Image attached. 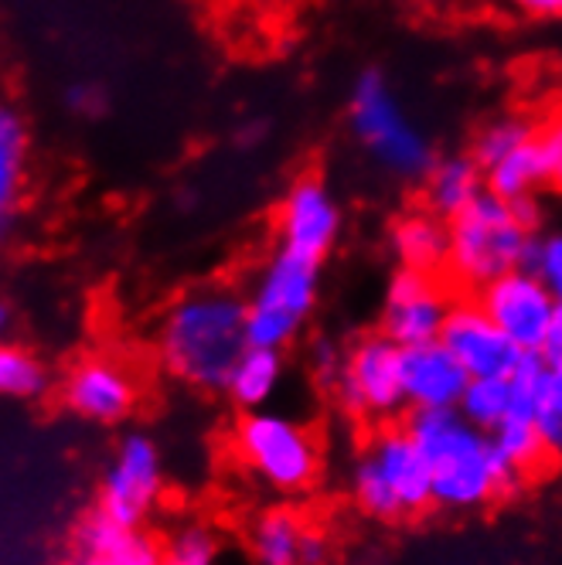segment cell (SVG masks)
Returning <instances> with one entry per match:
<instances>
[{"label":"cell","mask_w":562,"mask_h":565,"mask_svg":"<svg viewBox=\"0 0 562 565\" xmlns=\"http://www.w3.org/2000/svg\"><path fill=\"white\" fill-rule=\"evenodd\" d=\"M246 290L232 282H198L178 294L153 331L157 365L194 392H225L238 358L250 351Z\"/></svg>","instance_id":"cell-1"},{"label":"cell","mask_w":562,"mask_h":565,"mask_svg":"<svg viewBox=\"0 0 562 565\" xmlns=\"http://www.w3.org/2000/svg\"><path fill=\"white\" fill-rule=\"evenodd\" d=\"M508 11H515L526 21H559L562 18V0H505Z\"/></svg>","instance_id":"cell-31"},{"label":"cell","mask_w":562,"mask_h":565,"mask_svg":"<svg viewBox=\"0 0 562 565\" xmlns=\"http://www.w3.org/2000/svg\"><path fill=\"white\" fill-rule=\"evenodd\" d=\"M529 269L545 282L549 294L562 303V225H542L536 232Z\"/></svg>","instance_id":"cell-28"},{"label":"cell","mask_w":562,"mask_h":565,"mask_svg":"<svg viewBox=\"0 0 562 565\" xmlns=\"http://www.w3.org/2000/svg\"><path fill=\"white\" fill-rule=\"evenodd\" d=\"M348 127L354 143L375 160V168L399 181H423L436 160L430 134L379 68L354 78L348 96Z\"/></svg>","instance_id":"cell-5"},{"label":"cell","mask_w":562,"mask_h":565,"mask_svg":"<svg viewBox=\"0 0 562 565\" xmlns=\"http://www.w3.org/2000/svg\"><path fill=\"white\" fill-rule=\"evenodd\" d=\"M420 4H426V8H450L454 0H420Z\"/></svg>","instance_id":"cell-37"},{"label":"cell","mask_w":562,"mask_h":565,"mask_svg":"<svg viewBox=\"0 0 562 565\" xmlns=\"http://www.w3.org/2000/svg\"><path fill=\"white\" fill-rule=\"evenodd\" d=\"M399 379H403V395L410 413H439L457 409L470 375L460 361L447 351L444 341L403 348L399 358Z\"/></svg>","instance_id":"cell-15"},{"label":"cell","mask_w":562,"mask_h":565,"mask_svg":"<svg viewBox=\"0 0 562 565\" xmlns=\"http://www.w3.org/2000/svg\"><path fill=\"white\" fill-rule=\"evenodd\" d=\"M341 351L344 348H335V344H328V341H320L317 348H314V354H310V361H314V375L320 379V382H331V375L338 372V361H341Z\"/></svg>","instance_id":"cell-32"},{"label":"cell","mask_w":562,"mask_h":565,"mask_svg":"<svg viewBox=\"0 0 562 565\" xmlns=\"http://www.w3.org/2000/svg\"><path fill=\"white\" fill-rule=\"evenodd\" d=\"M328 552V535L297 508H266L250 524L256 565H325Z\"/></svg>","instance_id":"cell-16"},{"label":"cell","mask_w":562,"mask_h":565,"mask_svg":"<svg viewBox=\"0 0 562 565\" xmlns=\"http://www.w3.org/2000/svg\"><path fill=\"white\" fill-rule=\"evenodd\" d=\"M450 249L444 276L460 297H474L505 273L529 266L536 232L542 228L539 201H505L485 191L447 218Z\"/></svg>","instance_id":"cell-3"},{"label":"cell","mask_w":562,"mask_h":565,"mask_svg":"<svg viewBox=\"0 0 562 565\" xmlns=\"http://www.w3.org/2000/svg\"><path fill=\"white\" fill-rule=\"evenodd\" d=\"M287 385V358L273 348H250L225 382V395L238 413L269 409Z\"/></svg>","instance_id":"cell-23"},{"label":"cell","mask_w":562,"mask_h":565,"mask_svg":"<svg viewBox=\"0 0 562 565\" xmlns=\"http://www.w3.org/2000/svg\"><path fill=\"white\" fill-rule=\"evenodd\" d=\"M515 409L529 413L549 460H562V365H552L542 354H526L511 372Z\"/></svg>","instance_id":"cell-17"},{"label":"cell","mask_w":562,"mask_h":565,"mask_svg":"<svg viewBox=\"0 0 562 565\" xmlns=\"http://www.w3.org/2000/svg\"><path fill=\"white\" fill-rule=\"evenodd\" d=\"M485 4H488V0H485Z\"/></svg>","instance_id":"cell-38"},{"label":"cell","mask_w":562,"mask_h":565,"mask_svg":"<svg viewBox=\"0 0 562 565\" xmlns=\"http://www.w3.org/2000/svg\"><path fill=\"white\" fill-rule=\"evenodd\" d=\"M491 439H495V447L501 454V460L508 463V470L518 477V480H529L532 473H539L549 460L545 454V443L532 423L529 413H521L515 409L498 429H491Z\"/></svg>","instance_id":"cell-24"},{"label":"cell","mask_w":562,"mask_h":565,"mask_svg":"<svg viewBox=\"0 0 562 565\" xmlns=\"http://www.w3.org/2000/svg\"><path fill=\"white\" fill-rule=\"evenodd\" d=\"M389 253L399 269H420V273H444L447 249H450V228L447 218H439L426 205L410 209L389 225Z\"/></svg>","instance_id":"cell-19"},{"label":"cell","mask_w":562,"mask_h":565,"mask_svg":"<svg viewBox=\"0 0 562 565\" xmlns=\"http://www.w3.org/2000/svg\"><path fill=\"white\" fill-rule=\"evenodd\" d=\"M62 99H65L68 116L86 119V124H89V119H103L109 113V93L99 83H72L62 93Z\"/></svg>","instance_id":"cell-29"},{"label":"cell","mask_w":562,"mask_h":565,"mask_svg":"<svg viewBox=\"0 0 562 565\" xmlns=\"http://www.w3.org/2000/svg\"><path fill=\"white\" fill-rule=\"evenodd\" d=\"M406 429L430 463L433 508L439 511H485L521 483L501 460L491 433L467 423L457 409L410 413Z\"/></svg>","instance_id":"cell-2"},{"label":"cell","mask_w":562,"mask_h":565,"mask_svg":"<svg viewBox=\"0 0 562 565\" xmlns=\"http://www.w3.org/2000/svg\"><path fill=\"white\" fill-rule=\"evenodd\" d=\"M485 191L505 198V201H539V194L549 188V171H545V153L539 143V134L515 143L501 157L488 160L485 168Z\"/></svg>","instance_id":"cell-22"},{"label":"cell","mask_w":562,"mask_h":565,"mask_svg":"<svg viewBox=\"0 0 562 565\" xmlns=\"http://www.w3.org/2000/svg\"><path fill=\"white\" fill-rule=\"evenodd\" d=\"M49 388L42 358L21 344H0V398H38Z\"/></svg>","instance_id":"cell-26"},{"label":"cell","mask_w":562,"mask_h":565,"mask_svg":"<svg viewBox=\"0 0 562 565\" xmlns=\"http://www.w3.org/2000/svg\"><path fill=\"white\" fill-rule=\"evenodd\" d=\"M165 454L150 433H127L103 470L96 511L106 514L119 529H144V521L165 498Z\"/></svg>","instance_id":"cell-9"},{"label":"cell","mask_w":562,"mask_h":565,"mask_svg":"<svg viewBox=\"0 0 562 565\" xmlns=\"http://www.w3.org/2000/svg\"><path fill=\"white\" fill-rule=\"evenodd\" d=\"M474 297H477L480 307H485V313L498 324V331L521 354H539L542 351L559 300L549 294V287L529 266L498 276L495 282H488V287L480 294H474Z\"/></svg>","instance_id":"cell-12"},{"label":"cell","mask_w":562,"mask_h":565,"mask_svg":"<svg viewBox=\"0 0 562 565\" xmlns=\"http://www.w3.org/2000/svg\"><path fill=\"white\" fill-rule=\"evenodd\" d=\"M320 266L279 246L256 266L246 287L250 344L287 351L300 341L320 303Z\"/></svg>","instance_id":"cell-7"},{"label":"cell","mask_w":562,"mask_h":565,"mask_svg":"<svg viewBox=\"0 0 562 565\" xmlns=\"http://www.w3.org/2000/svg\"><path fill=\"white\" fill-rule=\"evenodd\" d=\"M11 331H14V307L8 300H0V344L11 341Z\"/></svg>","instance_id":"cell-35"},{"label":"cell","mask_w":562,"mask_h":565,"mask_svg":"<svg viewBox=\"0 0 562 565\" xmlns=\"http://www.w3.org/2000/svg\"><path fill=\"white\" fill-rule=\"evenodd\" d=\"M545 361H552V365H562V303L555 307V317H552V328L545 334V344L539 351Z\"/></svg>","instance_id":"cell-34"},{"label":"cell","mask_w":562,"mask_h":565,"mask_svg":"<svg viewBox=\"0 0 562 565\" xmlns=\"http://www.w3.org/2000/svg\"><path fill=\"white\" fill-rule=\"evenodd\" d=\"M266 134H269V127H266V119H259V116H250V119H243V124L235 127V147H243V150H256L259 143H266Z\"/></svg>","instance_id":"cell-33"},{"label":"cell","mask_w":562,"mask_h":565,"mask_svg":"<svg viewBox=\"0 0 562 565\" xmlns=\"http://www.w3.org/2000/svg\"><path fill=\"white\" fill-rule=\"evenodd\" d=\"M68 565H165V548L140 529H119L93 511L78 521Z\"/></svg>","instance_id":"cell-18"},{"label":"cell","mask_w":562,"mask_h":565,"mask_svg":"<svg viewBox=\"0 0 562 565\" xmlns=\"http://www.w3.org/2000/svg\"><path fill=\"white\" fill-rule=\"evenodd\" d=\"M65 409L96 426H116L130 419L140 402V385L124 361L96 354L83 358L62 382Z\"/></svg>","instance_id":"cell-13"},{"label":"cell","mask_w":562,"mask_h":565,"mask_svg":"<svg viewBox=\"0 0 562 565\" xmlns=\"http://www.w3.org/2000/svg\"><path fill=\"white\" fill-rule=\"evenodd\" d=\"M439 341L460 361L470 379H491V375H511L518 361L526 358L501 331L495 320L477 303V297H457L450 307V317L444 324Z\"/></svg>","instance_id":"cell-14"},{"label":"cell","mask_w":562,"mask_h":565,"mask_svg":"<svg viewBox=\"0 0 562 565\" xmlns=\"http://www.w3.org/2000/svg\"><path fill=\"white\" fill-rule=\"evenodd\" d=\"M28 160H31V134L24 116L14 106L0 103V246L11 238L18 225Z\"/></svg>","instance_id":"cell-20"},{"label":"cell","mask_w":562,"mask_h":565,"mask_svg":"<svg viewBox=\"0 0 562 565\" xmlns=\"http://www.w3.org/2000/svg\"><path fill=\"white\" fill-rule=\"evenodd\" d=\"M232 450L243 470L279 498H300L320 480L325 454L314 429L284 413V409H256L243 413L232 429Z\"/></svg>","instance_id":"cell-6"},{"label":"cell","mask_w":562,"mask_h":565,"mask_svg":"<svg viewBox=\"0 0 562 565\" xmlns=\"http://www.w3.org/2000/svg\"><path fill=\"white\" fill-rule=\"evenodd\" d=\"M457 413L480 426L485 433L498 429L515 413V385L511 375H491V379H470L464 388V398Z\"/></svg>","instance_id":"cell-25"},{"label":"cell","mask_w":562,"mask_h":565,"mask_svg":"<svg viewBox=\"0 0 562 565\" xmlns=\"http://www.w3.org/2000/svg\"><path fill=\"white\" fill-rule=\"evenodd\" d=\"M229 4L246 8V11H276V8H284L287 0H229Z\"/></svg>","instance_id":"cell-36"},{"label":"cell","mask_w":562,"mask_h":565,"mask_svg":"<svg viewBox=\"0 0 562 565\" xmlns=\"http://www.w3.org/2000/svg\"><path fill=\"white\" fill-rule=\"evenodd\" d=\"M219 539L205 524H181L165 545V565H219Z\"/></svg>","instance_id":"cell-27"},{"label":"cell","mask_w":562,"mask_h":565,"mask_svg":"<svg viewBox=\"0 0 562 565\" xmlns=\"http://www.w3.org/2000/svg\"><path fill=\"white\" fill-rule=\"evenodd\" d=\"M420 184H423V205L439 218L460 215L470 201L485 194V174H480V164L470 157V150L436 157Z\"/></svg>","instance_id":"cell-21"},{"label":"cell","mask_w":562,"mask_h":565,"mask_svg":"<svg viewBox=\"0 0 562 565\" xmlns=\"http://www.w3.org/2000/svg\"><path fill=\"white\" fill-rule=\"evenodd\" d=\"M344 232V212L335 188L317 178H297L276 205V246L307 256L314 263H325Z\"/></svg>","instance_id":"cell-11"},{"label":"cell","mask_w":562,"mask_h":565,"mask_svg":"<svg viewBox=\"0 0 562 565\" xmlns=\"http://www.w3.org/2000/svg\"><path fill=\"white\" fill-rule=\"evenodd\" d=\"M539 143H542V153H545L549 188L562 194V106L552 109L539 124Z\"/></svg>","instance_id":"cell-30"},{"label":"cell","mask_w":562,"mask_h":565,"mask_svg":"<svg viewBox=\"0 0 562 565\" xmlns=\"http://www.w3.org/2000/svg\"><path fill=\"white\" fill-rule=\"evenodd\" d=\"M348 494L375 521H406L433 508L430 463L406 423L372 426L358 439L348 467Z\"/></svg>","instance_id":"cell-4"},{"label":"cell","mask_w":562,"mask_h":565,"mask_svg":"<svg viewBox=\"0 0 562 565\" xmlns=\"http://www.w3.org/2000/svg\"><path fill=\"white\" fill-rule=\"evenodd\" d=\"M457 297L460 294L450 287L444 273L395 266L379 303V334H385L399 348L439 341Z\"/></svg>","instance_id":"cell-10"},{"label":"cell","mask_w":562,"mask_h":565,"mask_svg":"<svg viewBox=\"0 0 562 565\" xmlns=\"http://www.w3.org/2000/svg\"><path fill=\"white\" fill-rule=\"evenodd\" d=\"M399 358L403 348L385 334H361L341 351L338 372L328 382V392L344 419L358 426H385L399 423L406 409L403 379H399Z\"/></svg>","instance_id":"cell-8"}]
</instances>
